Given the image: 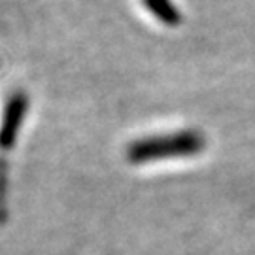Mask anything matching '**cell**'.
I'll list each match as a JSON object with an SVG mask.
<instances>
[{
	"mask_svg": "<svg viewBox=\"0 0 255 255\" xmlns=\"http://www.w3.org/2000/svg\"><path fill=\"white\" fill-rule=\"evenodd\" d=\"M204 149V138L195 130H180L174 134L149 136L132 142L127 149V159L134 164L191 157Z\"/></svg>",
	"mask_w": 255,
	"mask_h": 255,
	"instance_id": "obj_1",
	"label": "cell"
},
{
	"mask_svg": "<svg viewBox=\"0 0 255 255\" xmlns=\"http://www.w3.org/2000/svg\"><path fill=\"white\" fill-rule=\"evenodd\" d=\"M28 112V97L25 91H13L2 110L0 119V216L4 214L6 187H8V153L15 146V140Z\"/></svg>",
	"mask_w": 255,
	"mask_h": 255,
	"instance_id": "obj_2",
	"label": "cell"
},
{
	"mask_svg": "<svg viewBox=\"0 0 255 255\" xmlns=\"http://www.w3.org/2000/svg\"><path fill=\"white\" fill-rule=\"evenodd\" d=\"M146 6L155 19H159L166 27H178L182 25V11L174 6L172 0H144Z\"/></svg>",
	"mask_w": 255,
	"mask_h": 255,
	"instance_id": "obj_3",
	"label": "cell"
}]
</instances>
